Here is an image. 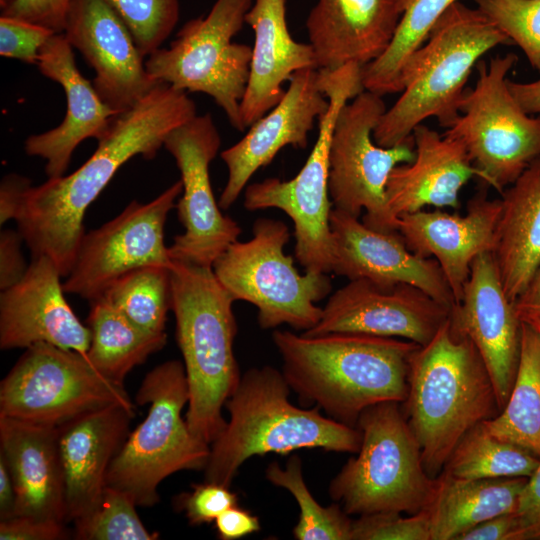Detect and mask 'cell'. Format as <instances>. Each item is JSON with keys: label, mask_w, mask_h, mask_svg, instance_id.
I'll return each instance as SVG.
<instances>
[{"label": "cell", "mask_w": 540, "mask_h": 540, "mask_svg": "<svg viewBox=\"0 0 540 540\" xmlns=\"http://www.w3.org/2000/svg\"><path fill=\"white\" fill-rule=\"evenodd\" d=\"M196 115L187 92L161 82L112 118L95 152L77 170L32 186L16 219L31 257L48 256L66 277L86 233V211L118 169L135 156L154 158L167 135Z\"/></svg>", "instance_id": "obj_1"}, {"label": "cell", "mask_w": 540, "mask_h": 540, "mask_svg": "<svg viewBox=\"0 0 540 540\" xmlns=\"http://www.w3.org/2000/svg\"><path fill=\"white\" fill-rule=\"evenodd\" d=\"M282 374L305 406L356 427L361 413L383 402L403 403L415 342L361 333L309 336L273 332Z\"/></svg>", "instance_id": "obj_2"}, {"label": "cell", "mask_w": 540, "mask_h": 540, "mask_svg": "<svg viewBox=\"0 0 540 540\" xmlns=\"http://www.w3.org/2000/svg\"><path fill=\"white\" fill-rule=\"evenodd\" d=\"M404 414L425 471L437 478L473 426L500 413L490 374L474 344L449 319L411 356Z\"/></svg>", "instance_id": "obj_3"}, {"label": "cell", "mask_w": 540, "mask_h": 540, "mask_svg": "<svg viewBox=\"0 0 540 540\" xmlns=\"http://www.w3.org/2000/svg\"><path fill=\"white\" fill-rule=\"evenodd\" d=\"M291 388L282 371L250 368L225 403L229 421L211 443L204 481L231 485L241 465L252 456L288 454L297 449L357 453L362 434L354 426L300 408L289 401Z\"/></svg>", "instance_id": "obj_4"}, {"label": "cell", "mask_w": 540, "mask_h": 540, "mask_svg": "<svg viewBox=\"0 0 540 540\" xmlns=\"http://www.w3.org/2000/svg\"><path fill=\"white\" fill-rule=\"evenodd\" d=\"M510 44L478 8L456 1L406 62L401 95L374 129L375 143L382 147L401 144L430 117L447 129L460 114L472 69L493 48Z\"/></svg>", "instance_id": "obj_5"}, {"label": "cell", "mask_w": 540, "mask_h": 540, "mask_svg": "<svg viewBox=\"0 0 540 540\" xmlns=\"http://www.w3.org/2000/svg\"><path fill=\"white\" fill-rule=\"evenodd\" d=\"M171 283V310L189 388L185 419L191 432L210 445L226 426L222 408L241 378L233 351L235 300L212 267L172 261Z\"/></svg>", "instance_id": "obj_6"}, {"label": "cell", "mask_w": 540, "mask_h": 540, "mask_svg": "<svg viewBox=\"0 0 540 540\" xmlns=\"http://www.w3.org/2000/svg\"><path fill=\"white\" fill-rule=\"evenodd\" d=\"M356 427L362 440L329 485L330 497L348 515L426 510L438 478L425 471L420 445L398 402L365 409Z\"/></svg>", "instance_id": "obj_7"}, {"label": "cell", "mask_w": 540, "mask_h": 540, "mask_svg": "<svg viewBox=\"0 0 540 540\" xmlns=\"http://www.w3.org/2000/svg\"><path fill=\"white\" fill-rule=\"evenodd\" d=\"M135 400L150 405L148 414L113 459L106 486L124 491L137 506L151 507L159 501L158 486L165 478L182 470H204L210 445L182 418L189 401L182 362L169 360L148 372Z\"/></svg>", "instance_id": "obj_8"}, {"label": "cell", "mask_w": 540, "mask_h": 540, "mask_svg": "<svg viewBox=\"0 0 540 540\" xmlns=\"http://www.w3.org/2000/svg\"><path fill=\"white\" fill-rule=\"evenodd\" d=\"M318 84L328 98L318 121V137L301 170L290 180L267 178L247 185L244 207L250 211L277 208L294 224L295 257L307 272L330 273L334 240L330 226L329 154L332 133L342 107L364 91L362 66L349 63L318 70Z\"/></svg>", "instance_id": "obj_9"}, {"label": "cell", "mask_w": 540, "mask_h": 540, "mask_svg": "<svg viewBox=\"0 0 540 540\" xmlns=\"http://www.w3.org/2000/svg\"><path fill=\"white\" fill-rule=\"evenodd\" d=\"M289 239L283 221L259 218L252 237L228 246L212 270L235 301L257 308L261 328L287 324L305 332L321 319L323 309L315 303L331 293L332 284L327 273H299L292 256L284 252Z\"/></svg>", "instance_id": "obj_10"}, {"label": "cell", "mask_w": 540, "mask_h": 540, "mask_svg": "<svg viewBox=\"0 0 540 540\" xmlns=\"http://www.w3.org/2000/svg\"><path fill=\"white\" fill-rule=\"evenodd\" d=\"M251 6L252 0H216L206 16L187 21L168 48L155 50L145 61L155 79L212 97L238 131L245 130L240 107L252 47L232 39L242 29Z\"/></svg>", "instance_id": "obj_11"}, {"label": "cell", "mask_w": 540, "mask_h": 540, "mask_svg": "<svg viewBox=\"0 0 540 540\" xmlns=\"http://www.w3.org/2000/svg\"><path fill=\"white\" fill-rule=\"evenodd\" d=\"M517 60L508 53L479 61L475 86L467 88L459 116L444 132L464 145L479 178L500 193L540 158V113L524 111L508 85Z\"/></svg>", "instance_id": "obj_12"}, {"label": "cell", "mask_w": 540, "mask_h": 540, "mask_svg": "<svg viewBox=\"0 0 540 540\" xmlns=\"http://www.w3.org/2000/svg\"><path fill=\"white\" fill-rule=\"evenodd\" d=\"M383 96L364 90L340 110L329 154V195L334 209L358 217L375 230L395 231L399 219L386 201L388 177L399 164L413 161L412 135L401 144L382 147L373 132L386 111Z\"/></svg>", "instance_id": "obj_13"}, {"label": "cell", "mask_w": 540, "mask_h": 540, "mask_svg": "<svg viewBox=\"0 0 540 540\" xmlns=\"http://www.w3.org/2000/svg\"><path fill=\"white\" fill-rule=\"evenodd\" d=\"M113 404L135 407L86 354L48 343L27 347L0 384V415L38 424L59 427Z\"/></svg>", "instance_id": "obj_14"}, {"label": "cell", "mask_w": 540, "mask_h": 540, "mask_svg": "<svg viewBox=\"0 0 540 540\" xmlns=\"http://www.w3.org/2000/svg\"><path fill=\"white\" fill-rule=\"evenodd\" d=\"M182 189L179 180L150 202L133 200L112 220L85 233L63 282L64 291L90 302L129 271L147 265L172 266L164 229Z\"/></svg>", "instance_id": "obj_15"}, {"label": "cell", "mask_w": 540, "mask_h": 540, "mask_svg": "<svg viewBox=\"0 0 540 540\" xmlns=\"http://www.w3.org/2000/svg\"><path fill=\"white\" fill-rule=\"evenodd\" d=\"M220 146L221 136L210 113L194 116L164 140L183 185L176 208L185 231L168 246L174 262L212 267L242 232L235 220L221 212L213 194L209 165Z\"/></svg>", "instance_id": "obj_16"}, {"label": "cell", "mask_w": 540, "mask_h": 540, "mask_svg": "<svg viewBox=\"0 0 540 540\" xmlns=\"http://www.w3.org/2000/svg\"><path fill=\"white\" fill-rule=\"evenodd\" d=\"M319 322L305 335L361 333L402 338L424 346L449 319L451 307L421 289L349 280L330 295Z\"/></svg>", "instance_id": "obj_17"}, {"label": "cell", "mask_w": 540, "mask_h": 540, "mask_svg": "<svg viewBox=\"0 0 540 540\" xmlns=\"http://www.w3.org/2000/svg\"><path fill=\"white\" fill-rule=\"evenodd\" d=\"M63 34L94 69L95 90L117 113L161 83L148 73L129 29L107 0H72Z\"/></svg>", "instance_id": "obj_18"}, {"label": "cell", "mask_w": 540, "mask_h": 540, "mask_svg": "<svg viewBox=\"0 0 540 540\" xmlns=\"http://www.w3.org/2000/svg\"><path fill=\"white\" fill-rule=\"evenodd\" d=\"M449 324L453 333L468 338L478 350L501 411L518 369L522 323L491 252L473 261L463 295L451 308Z\"/></svg>", "instance_id": "obj_19"}, {"label": "cell", "mask_w": 540, "mask_h": 540, "mask_svg": "<svg viewBox=\"0 0 540 540\" xmlns=\"http://www.w3.org/2000/svg\"><path fill=\"white\" fill-rule=\"evenodd\" d=\"M328 105L318 84V69L294 73L279 103L253 123L243 138L220 153L228 170L218 202L220 208H230L251 177L270 164L282 148L305 149L315 121H319Z\"/></svg>", "instance_id": "obj_20"}, {"label": "cell", "mask_w": 540, "mask_h": 540, "mask_svg": "<svg viewBox=\"0 0 540 540\" xmlns=\"http://www.w3.org/2000/svg\"><path fill=\"white\" fill-rule=\"evenodd\" d=\"M61 275L45 255L32 257L24 277L0 294V348L48 343L86 354L91 333L67 302Z\"/></svg>", "instance_id": "obj_21"}, {"label": "cell", "mask_w": 540, "mask_h": 540, "mask_svg": "<svg viewBox=\"0 0 540 540\" xmlns=\"http://www.w3.org/2000/svg\"><path fill=\"white\" fill-rule=\"evenodd\" d=\"M330 226L334 240L332 272L335 274L381 285L405 283L451 308L455 304L437 261L412 252L398 230L372 229L358 217L334 208Z\"/></svg>", "instance_id": "obj_22"}, {"label": "cell", "mask_w": 540, "mask_h": 540, "mask_svg": "<svg viewBox=\"0 0 540 540\" xmlns=\"http://www.w3.org/2000/svg\"><path fill=\"white\" fill-rule=\"evenodd\" d=\"M72 49L65 35L56 33L41 48L37 62L41 74L63 88L67 102L60 125L29 136L24 144L27 155L46 160L48 178L63 176L78 145L87 138L102 139L118 114L80 73Z\"/></svg>", "instance_id": "obj_23"}, {"label": "cell", "mask_w": 540, "mask_h": 540, "mask_svg": "<svg viewBox=\"0 0 540 540\" xmlns=\"http://www.w3.org/2000/svg\"><path fill=\"white\" fill-rule=\"evenodd\" d=\"M500 213L501 199L478 193L465 215L422 209L399 216L397 230L412 252L437 261L457 303L473 261L494 250Z\"/></svg>", "instance_id": "obj_24"}, {"label": "cell", "mask_w": 540, "mask_h": 540, "mask_svg": "<svg viewBox=\"0 0 540 540\" xmlns=\"http://www.w3.org/2000/svg\"><path fill=\"white\" fill-rule=\"evenodd\" d=\"M134 416L135 407L113 404L59 426L66 522L85 516L98 503L109 467L130 433Z\"/></svg>", "instance_id": "obj_25"}, {"label": "cell", "mask_w": 540, "mask_h": 540, "mask_svg": "<svg viewBox=\"0 0 540 540\" xmlns=\"http://www.w3.org/2000/svg\"><path fill=\"white\" fill-rule=\"evenodd\" d=\"M401 14L398 0H318L306 19L317 69L374 61L391 42Z\"/></svg>", "instance_id": "obj_26"}, {"label": "cell", "mask_w": 540, "mask_h": 540, "mask_svg": "<svg viewBox=\"0 0 540 540\" xmlns=\"http://www.w3.org/2000/svg\"><path fill=\"white\" fill-rule=\"evenodd\" d=\"M412 137L413 161L397 165L386 184V201L397 218L425 206L459 207V193L473 177L479 178L466 148L457 139L424 125Z\"/></svg>", "instance_id": "obj_27"}, {"label": "cell", "mask_w": 540, "mask_h": 540, "mask_svg": "<svg viewBox=\"0 0 540 540\" xmlns=\"http://www.w3.org/2000/svg\"><path fill=\"white\" fill-rule=\"evenodd\" d=\"M0 456L16 490L15 516L66 522L59 427L0 415Z\"/></svg>", "instance_id": "obj_28"}, {"label": "cell", "mask_w": 540, "mask_h": 540, "mask_svg": "<svg viewBox=\"0 0 540 540\" xmlns=\"http://www.w3.org/2000/svg\"><path fill=\"white\" fill-rule=\"evenodd\" d=\"M254 32L250 72L240 112L243 125L250 127L284 96L282 85L294 73L315 68L310 43L291 36L286 19V0H255L245 16Z\"/></svg>", "instance_id": "obj_29"}, {"label": "cell", "mask_w": 540, "mask_h": 540, "mask_svg": "<svg viewBox=\"0 0 540 540\" xmlns=\"http://www.w3.org/2000/svg\"><path fill=\"white\" fill-rule=\"evenodd\" d=\"M492 252L506 295H520L540 264V158L504 190Z\"/></svg>", "instance_id": "obj_30"}, {"label": "cell", "mask_w": 540, "mask_h": 540, "mask_svg": "<svg viewBox=\"0 0 540 540\" xmlns=\"http://www.w3.org/2000/svg\"><path fill=\"white\" fill-rule=\"evenodd\" d=\"M428 508L431 540H457L495 516L514 512L528 477L460 479L442 471Z\"/></svg>", "instance_id": "obj_31"}, {"label": "cell", "mask_w": 540, "mask_h": 540, "mask_svg": "<svg viewBox=\"0 0 540 540\" xmlns=\"http://www.w3.org/2000/svg\"><path fill=\"white\" fill-rule=\"evenodd\" d=\"M87 326L91 333L86 357L103 377L124 385L127 374L167 343V334L142 330L104 296L90 301Z\"/></svg>", "instance_id": "obj_32"}, {"label": "cell", "mask_w": 540, "mask_h": 540, "mask_svg": "<svg viewBox=\"0 0 540 540\" xmlns=\"http://www.w3.org/2000/svg\"><path fill=\"white\" fill-rule=\"evenodd\" d=\"M484 425L496 437L540 458V333L522 323L516 377L509 398Z\"/></svg>", "instance_id": "obj_33"}, {"label": "cell", "mask_w": 540, "mask_h": 540, "mask_svg": "<svg viewBox=\"0 0 540 540\" xmlns=\"http://www.w3.org/2000/svg\"><path fill=\"white\" fill-rule=\"evenodd\" d=\"M456 1L398 0L402 14L396 31L386 50L363 67L364 89L381 96L401 92V74L406 62Z\"/></svg>", "instance_id": "obj_34"}, {"label": "cell", "mask_w": 540, "mask_h": 540, "mask_svg": "<svg viewBox=\"0 0 540 540\" xmlns=\"http://www.w3.org/2000/svg\"><path fill=\"white\" fill-rule=\"evenodd\" d=\"M539 461L529 450L490 433L482 421L460 439L443 471L460 479L529 477Z\"/></svg>", "instance_id": "obj_35"}, {"label": "cell", "mask_w": 540, "mask_h": 540, "mask_svg": "<svg viewBox=\"0 0 540 540\" xmlns=\"http://www.w3.org/2000/svg\"><path fill=\"white\" fill-rule=\"evenodd\" d=\"M103 296L137 327L164 333L171 310V266L147 265L129 271Z\"/></svg>", "instance_id": "obj_36"}, {"label": "cell", "mask_w": 540, "mask_h": 540, "mask_svg": "<svg viewBox=\"0 0 540 540\" xmlns=\"http://www.w3.org/2000/svg\"><path fill=\"white\" fill-rule=\"evenodd\" d=\"M265 474L269 482L288 490L299 506V519L292 530L295 539L352 540L353 521L339 503L324 507L315 500L305 483L302 461L297 455L288 459L285 468L270 463Z\"/></svg>", "instance_id": "obj_37"}, {"label": "cell", "mask_w": 540, "mask_h": 540, "mask_svg": "<svg viewBox=\"0 0 540 540\" xmlns=\"http://www.w3.org/2000/svg\"><path fill=\"white\" fill-rule=\"evenodd\" d=\"M137 505L124 491L106 486L96 506L75 520L74 536L79 540H154L136 511Z\"/></svg>", "instance_id": "obj_38"}, {"label": "cell", "mask_w": 540, "mask_h": 540, "mask_svg": "<svg viewBox=\"0 0 540 540\" xmlns=\"http://www.w3.org/2000/svg\"><path fill=\"white\" fill-rule=\"evenodd\" d=\"M145 57L170 36L180 15L179 0H107Z\"/></svg>", "instance_id": "obj_39"}, {"label": "cell", "mask_w": 540, "mask_h": 540, "mask_svg": "<svg viewBox=\"0 0 540 540\" xmlns=\"http://www.w3.org/2000/svg\"><path fill=\"white\" fill-rule=\"evenodd\" d=\"M540 72V0H474Z\"/></svg>", "instance_id": "obj_40"}, {"label": "cell", "mask_w": 540, "mask_h": 540, "mask_svg": "<svg viewBox=\"0 0 540 540\" xmlns=\"http://www.w3.org/2000/svg\"><path fill=\"white\" fill-rule=\"evenodd\" d=\"M352 540H431L427 510L407 517L398 512L361 515L352 524Z\"/></svg>", "instance_id": "obj_41"}, {"label": "cell", "mask_w": 540, "mask_h": 540, "mask_svg": "<svg viewBox=\"0 0 540 540\" xmlns=\"http://www.w3.org/2000/svg\"><path fill=\"white\" fill-rule=\"evenodd\" d=\"M54 34L46 27L1 15L0 55L37 65L41 48Z\"/></svg>", "instance_id": "obj_42"}, {"label": "cell", "mask_w": 540, "mask_h": 540, "mask_svg": "<svg viewBox=\"0 0 540 540\" xmlns=\"http://www.w3.org/2000/svg\"><path fill=\"white\" fill-rule=\"evenodd\" d=\"M177 505L191 524L200 525L215 521L224 511L238 505V496L229 486L204 481L194 485L192 492L181 494Z\"/></svg>", "instance_id": "obj_43"}, {"label": "cell", "mask_w": 540, "mask_h": 540, "mask_svg": "<svg viewBox=\"0 0 540 540\" xmlns=\"http://www.w3.org/2000/svg\"><path fill=\"white\" fill-rule=\"evenodd\" d=\"M72 0H1V15L63 33Z\"/></svg>", "instance_id": "obj_44"}, {"label": "cell", "mask_w": 540, "mask_h": 540, "mask_svg": "<svg viewBox=\"0 0 540 540\" xmlns=\"http://www.w3.org/2000/svg\"><path fill=\"white\" fill-rule=\"evenodd\" d=\"M68 537L64 522L56 520L14 516L0 521L1 540H61Z\"/></svg>", "instance_id": "obj_45"}, {"label": "cell", "mask_w": 540, "mask_h": 540, "mask_svg": "<svg viewBox=\"0 0 540 540\" xmlns=\"http://www.w3.org/2000/svg\"><path fill=\"white\" fill-rule=\"evenodd\" d=\"M520 540H540V461L520 494L514 511Z\"/></svg>", "instance_id": "obj_46"}, {"label": "cell", "mask_w": 540, "mask_h": 540, "mask_svg": "<svg viewBox=\"0 0 540 540\" xmlns=\"http://www.w3.org/2000/svg\"><path fill=\"white\" fill-rule=\"evenodd\" d=\"M25 243L21 233L14 229H2L0 233V289L5 290L18 283L26 274L28 266L22 252Z\"/></svg>", "instance_id": "obj_47"}, {"label": "cell", "mask_w": 540, "mask_h": 540, "mask_svg": "<svg viewBox=\"0 0 540 540\" xmlns=\"http://www.w3.org/2000/svg\"><path fill=\"white\" fill-rule=\"evenodd\" d=\"M32 182L29 178L9 173L0 183V224L3 225L11 219L16 221Z\"/></svg>", "instance_id": "obj_48"}, {"label": "cell", "mask_w": 540, "mask_h": 540, "mask_svg": "<svg viewBox=\"0 0 540 540\" xmlns=\"http://www.w3.org/2000/svg\"><path fill=\"white\" fill-rule=\"evenodd\" d=\"M457 540H520L514 512L490 518L461 534Z\"/></svg>", "instance_id": "obj_49"}, {"label": "cell", "mask_w": 540, "mask_h": 540, "mask_svg": "<svg viewBox=\"0 0 540 540\" xmlns=\"http://www.w3.org/2000/svg\"><path fill=\"white\" fill-rule=\"evenodd\" d=\"M215 524L218 536L222 540L240 539L259 531L261 528L259 518L238 505L220 514L216 518Z\"/></svg>", "instance_id": "obj_50"}, {"label": "cell", "mask_w": 540, "mask_h": 540, "mask_svg": "<svg viewBox=\"0 0 540 540\" xmlns=\"http://www.w3.org/2000/svg\"><path fill=\"white\" fill-rule=\"evenodd\" d=\"M514 306L521 323L540 333V264L515 299Z\"/></svg>", "instance_id": "obj_51"}, {"label": "cell", "mask_w": 540, "mask_h": 540, "mask_svg": "<svg viewBox=\"0 0 540 540\" xmlns=\"http://www.w3.org/2000/svg\"><path fill=\"white\" fill-rule=\"evenodd\" d=\"M509 89L519 105L529 114L540 113V77L532 82L508 81Z\"/></svg>", "instance_id": "obj_52"}, {"label": "cell", "mask_w": 540, "mask_h": 540, "mask_svg": "<svg viewBox=\"0 0 540 540\" xmlns=\"http://www.w3.org/2000/svg\"><path fill=\"white\" fill-rule=\"evenodd\" d=\"M16 490L3 457L0 456V521L15 516Z\"/></svg>", "instance_id": "obj_53"}]
</instances>
